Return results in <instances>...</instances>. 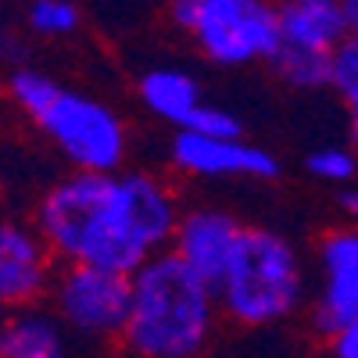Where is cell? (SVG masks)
Masks as SVG:
<instances>
[{
  "mask_svg": "<svg viewBox=\"0 0 358 358\" xmlns=\"http://www.w3.org/2000/svg\"><path fill=\"white\" fill-rule=\"evenodd\" d=\"M0 62H11V65H22V40L4 33L0 29Z\"/></svg>",
  "mask_w": 358,
  "mask_h": 358,
  "instance_id": "22",
  "label": "cell"
},
{
  "mask_svg": "<svg viewBox=\"0 0 358 358\" xmlns=\"http://www.w3.org/2000/svg\"><path fill=\"white\" fill-rule=\"evenodd\" d=\"M322 297L312 312L315 334L330 341L348 319H358V233L341 229L322 241Z\"/></svg>",
  "mask_w": 358,
  "mask_h": 358,
  "instance_id": "10",
  "label": "cell"
},
{
  "mask_svg": "<svg viewBox=\"0 0 358 358\" xmlns=\"http://www.w3.org/2000/svg\"><path fill=\"white\" fill-rule=\"evenodd\" d=\"M268 69H273L287 86H297V90H322V86H330L334 54L280 43V47L273 50V57H268Z\"/></svg>",
  "mask_w": 358,
  "mask_h": 358,
  "instance_id": "14",
  "label": "cell"
},
{
  "mask_svg": "<svg viewBox=\"0 0 358 358\" xmlns=\"http://www.w3.org/2000/svg\"><path fill=\"white\" fill-rule=\"evenodd\" d=\"M280 11V43L334 54L348 36L344 0H283Z\"/></svg>",
  "mask_w": 358,
  "mask_h": 358,
  "instance_id": "11",
  "label": "cell"
},
{
  "mask_svg": "<svg viewBox=\"0 0 358 358\" xmlns=\"http://www.w3.org/2000/svg\"><path fill=\"white\" fill-rule=\"evenodd\" d=\"M4 90H8V97H11V104L33 122V118L57 97V90H62V83H57L54 76H47V72H40V69H29V65H11V72H8V83H4Z\"/></svg>",
  "mask_w": 358,
  "mask_h": 358,
  "instance_id": "16",
  "label": "cell"
},
{
  "mask_svg": "<svg viewBox=\"0 0 358 358\" xmlns=\"http://www.w3.org/2000/svg\"><path fill=\"white\" fill-rule=\"evenodd\" d=\"M0 326H4V312H0Z\"/></svg>",
  "mask_w": 358,
  "mask_h": 358,
  "instance_id": "25",
  "label": "cell"
},
{
  "mask_svg": "<svg viewBox=\"0 0 358 358\" xmlns=\"http://www.w3.org/2000/svg\"><path fill=\"white\" fill-rule=\"evenodd\" d=\"M50 308L69 334L90 341L122 337L133 308V276L90 262H62L50 287Z\"/></svg>",
  "mask_w": 358,
  "mask_h": 358,
  "instance_id": "5",
  "label": "cell"
},
{
  "mask_svg": "<svg viewBox=\"0 0 358 358\" xmlns=\"http://www.w3.org/2000/svg\"><path fill=\"white\" fill-rule=\"evenodd\" d=\"M33 222L57 262H90L133 276L147 258L158 255L129 212L118 172H69L47 187Z\"/></svg>",
  "mask_w": 358,
  "mask_h": 358,
  "instance_id": "1",
  "label": "cell"
},
{
  "mask_svg": "<svg viewBox=\"0 0 358 358\" xmlns=\"http://www.w3.org/2000/svg\"><path fill=\"white\" fill-rule=\"evenodd\" d=\"M190 36L215 65L268 62L280 47V11L268 0H204Z\"/></svg>",
  "mask_w": 358,
  "mask_h": 358,
  "instance_id": "6",
  "label": "cell"
},
{
  "mask_svg": "<svg viewBox=\"0 0 358 358\" xmlns=\"http://www.w3.org/2000/svg\"><path fill=\"white\" fill-rule=\"evenodd\" d=\"M337 204H341L344 215H351V219L358 222V190H341V194H337Z\"/></svg>",
  "mask_w": 358,
  "mask_h": 358,
  "instance_id": "23",
  "label": "cell"
},
{
  "mask_svg": "<svg viewBox=\"0 0 358 358\" xmlns=\"http://www.w3.org/2000/svg\"><path fill=\"white\" fill-rule=\"evenodd\" d=\"M172 162L190 176H208V179H276L280 162L262 151V147L244 143L241 136H208L197 129H179L172 140Z\"/></svg>",
  "mask_w": 358,
  "mask_h": 358,
  "instance_id": "8",
  "label": "cell"
},
{
  "mask_svg": "<svg viewBox=\"0 0 358 358\" xmlns=\"http://www.w3.org/2000/svg\"><path fill=\"white\" fill-rule=\"evenodd\" d=\"M83 25L79 0H25V29L40 40H69Z\"/></svg>",
  "mask_w": 358,
  "mask_h": 358,
  "instance_id": "15",
  "label": "cell"
},
{
  "mask_svg": "<svg viewBox=\"0 0 358 358\" xmlns=\"http://www.w3.org/2000/svg\"><path fill=\"white\" fill-rule=\"evenodd\" d=\"M301 262L287 236L244 229L219 287L222 312L241 326H273L301 305Z\"/></svg>",
  "mask_w": 358,
  "mask_h": 358,
  "instance_id": "3",
  "label": "cell"
},
{
  "mask_svg": "<svg viewBox=\"0 0 358 358\" xmlns=\"http://www.w3.org/2000/svg\"><path fill=\"white\" fill-rule=\"evenodd\" d=\"M330 348L337 358H358V319H348L341 330L330 337Z\"/></svg>",
  "mask_w": 358,
  "mask_h": 358,
  "instance_id": "20",
  "label": "cell"
},
{
  "mask_svg": "<svg viewBox=\"0 0 358 358\" xmlns=\"http://www.w3.org/2000/svg\"><path fill=\"white\" fill-rule=\"evenodd\" d=\"M330 86L341 94V101L348 104V118H351V140L358 143V36L351 33L337 50H334V72H330Z\"/></svg>",
  "mask_w": 358,
  "mask_h": 358,
  "instance_id": "17",
  "label": "cell"
},
{
  "mask_svg": "<svg viewBox=\"0 0 358 358\" xmlns=\"http://www.w3.org/2000/svg\"><path fill=\"white\" fill-rule=\"evenodd\" d=\"M219 297L176 251H158L133 273V308L122 341L143 358H190L215 326Z\"/></svg>",
  "mask_w": 358,
  "mask_h": 358,
  "instance_id": "2",
  "label": "cell"
},
{
  "mask_svg": "<svg viewBox=\"0 0 358 358\" xmlns=\"http://www.w3.org/2000/svg\"><path fill=\"white\" fill-rule=\"evenodd\" d=\"M0 11H4V0H0Z\"/></svg>",
  "mask_w": 358,
  "mask_h": 358,
  "instance_id": "26",
  "label": "cell"
},
{
  "mask_svg": "<svg viewBox=\"0 0 358 358\" xmlns=\"http://www.w3.org/2000/svg\"><path fill=\"white\" fill-rule=\"evenodd\" d=\"M305 169L319 179H326V183H348V179L355 176V158L351 151H344V147H319V151L308 155Z\"/></svg>",
  "mask_w": 358,
  "mask_h": 358,
  "instance_id": "18",
  "label": "cell"
},
{
  "mask_svg": "<svg viewBox=\"0 0 358 358\" xmlns=\"http://www.w3.org/2000/svg\"><path fill=\"white\" fill-rule=\"evenodd\" d=\"M344 15H348V29L358 36V0H344Z\"/></svg>",
  "mask_w": 358,
  "mask_h": 358,
  "instance_id": "24",
  "label": "cell"
},
{
  "mask_svg": "<svg viewBox=\"0 0 358 358\" xmlns=\"http://www.w3.org/2000/svg\"><path fill=\"white\" fill-rule=\"evenodd\" d=\"M201 4H204V0H169V15H172V22L179 29H187V33H190L194 22H197Z\"/></svg>",
  "mask_w": 358,
  "mask_h": 358,
  "instance_id": "21",
  "label": "cell"
},
{
  "mask_svg": "<svg viewBox=\"0 0 358 358\" xmlns=\"http://www.w3.org/2000/svg\"><path fill=\"white\" fill-rule=\"evenodd\" d=\"M248 226H241L233 215L219 212V208H197V212L179 215L176 236H172V251L183 258L194 273L215 290L226 280V268L233 262V251L241 244Z\"/></svg>",
  "mask_w": 358,
  "mask_h": 358,
  "instance_id": "9",
  "label": "cell"
},
{
  "mask_svg": "<svg viewBox=\"0 0 358 358\" xmlns=\"http://www.w3.org/2000/svg\"><path fill=\"white\" fill-rule=\"evenodd\" d=\"M179 129H197V133H208V136H241V122H236L233 111L204 104V101L194 108V115Z\"/></svg>",
  "mask_w": 358,
  "mask_h": 358,
  "instance_id": "19",
  "label": "cell"
},
{
  "mask_svg": "<svg viewBox=\"0 0 358 358\" xmlns=\"http://www.w3.org/2000/svg\"><path fill=\"white\" fill-rule=\"evenodd\" d=\"M33 126L72 169L115 172L126 162L129 136L118 111L79 90L62 86L57 97L33 118Z\"/></svg>",
  "mask_w": 358,
  "mask_h": 358,
  "instance_id": "4",
  "label": "cell"
},
{
  "mask_svg": "<svg viewBox=\"0 0 358 358\" xmlns=\"http://www.w3.org/2000/svg\"><path fill=\"white\" fill-rule=\"evenodd\" d=\"M140 101L155 118H165L176 129L194 115V108L201 104V86L190 72L183 69H151L140 79Z\"/></svg>",
  "mask_w": 358,
  "mask_h": 358,
  "instance_id": "13",
  "label": "cell"
},
{
  "mask_svg": "<svg viewBox=\"0 0 358 358\" xmlns=\"http://www.w3.org/2000/svg\"><path fill=\"white\" fill-rule=\"evenodd\" d=\"M57 262L36 222L0 219V312L36 305L50 294Z\"/></svg>",
  "mask_w": 358,
  "mask_h": 358,
  "instance_id": "7",
  "label": "cell"
},
{
  "mask_svg": "<svg viewBox=\"0 0 358 358\" xmlns=\"http://www.w3.org/2000/svg\"><path fill=\"white\" fill-rule=\"evenodd\" d=\"M69 351V326L54 308L25 305L4 312L0 326V358H57Z\"/></svg>",
  "mask_w": 358,
  "mask_h": 358,
  "instance_id": "12",
  "label": "cell"
}]
</instances>
